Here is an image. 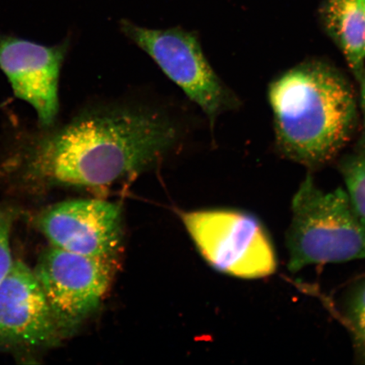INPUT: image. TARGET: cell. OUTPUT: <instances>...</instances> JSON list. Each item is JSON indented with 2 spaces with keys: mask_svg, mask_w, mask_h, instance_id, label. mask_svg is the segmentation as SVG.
I'll return each instance as SVG.
<instances>
[{
  "mask_svg": "<svg viewBox=\"0 0 365 365\" xmlns=\"http://www.w3.org/2000/svg\"><path fill=\"white\" fill-rule=\"evenodd\" d=\"M185 135L182 121L166 108L96 104L26 148L18 161L17 179L33 190L106 189L171 156Z\"/></svg>",
  "mask_w": 365,
  "mask_h": 365,
  "instance_id": "obj_1",
  "label": "cell"
},
{
  "mask_svg": "<svg viewBox=\"0 0 365 365\" xmlns=\"http://www.w3.org/2000/svg\"><path fill=\"white\" fill-rule=\"evenodd\" d=\"M277 143L286 157L309 167L334 158L351 139L357 103L339 71L322 63L291 68L269 89Z\"/></svg>",
  "mask_w": 365,
  "mask_h": 365,
  "instance_id": "obj_2",
  "label": "cell"
},
{
  "mask_svg": "<svg viewBox=\"0 0 365 365\" xmlns=\"http://www.w3.org/2000/svg\"><path fill=\"white\" fill-rule=\"evenodd\" d=\"M286 243L293 272L312 264L365 259V226L345 190L324 191L309 176L292 202Z\"/></svg>",
  "mask_w": 365,
  "mask_h": 365,
  "instance_id": "obj_3",
  "label": "cell"
},
{
  "mask_svg": "<svg viewBox=\"0 0 365 365\" xmlns=\"http://www.w3.org/2000/svg\"><path fill=\"white\" fill-rule=\"evenodd\" d=\"M182 221L200 254L217 271L244 279L275 272L277 262L270 236L252 214L204 210L185 213Z\"/></svg>",
  "mask_w": 365,
  "mask_h": 365,
  "instance_id": "obj_4",
  "label": "cell"
},
{
  "mask_svg": "<svg viewBox=\"0 0 365 365\" xmlns=\"http://www.w3.org/2000/svg\"><path fill=\"white\" fill-rule=\"evenodd\" d=\"M121 30L202 109L212 124L235 104L234 97L210 65L195 34L181 29H145L128 21H121Z\"/></svg>",
  "mask_w": 365,
  "mask_h": 365,
  "instance_id": "obj_5",
  "label": "cell"
},
{
  "mask_svg": "<svg viewBox=\"0 0 365 365\" xmlns=\"http://www.w3.org/2000/svg\"><path fill=\"white\" fill-rule=\"evenodd\" d=\"M63 339L102 303L112 284L113 258L86 257L50 245L34 269Z\"/></svg>",
  "mask_w": 365,
  "mask_h": 365,
  "instance_id": "obj_6",
  "label": "cell"
},
{
  "mask_svg": "<svg viewBox=\"0 0 365 365\" xmlns=\"http://www.w3.org/2000/svg\"><path fill=\"white\" fill-rule=\"evenodd\" d=\"M62 339L34 269L16 259L0 282V350L27 356Z\"/></svg>",
  "mask_w": 365,
  "mask_h": 365,
  "instance_id": "obj_7",
  "label": "cell"
},
{
  "mask_svg": "<svg viewBox=\"0 0 365 365\" xmlns=\"http://www.w3.org/2000/svg\"><path fill=\"white\" fill-rule=\"evenodd\" d=\"M35 223L50 245L86 257L113 258L121 244V209L107 200L53 205L38 214Z\"/></svg>",
  "mask_w": 365,
  "mask_h": 365,
  "instance_id": "obj_8",
  "label": "cell"
},
{
  "mask_svg": "<svg viewBox=\"0 0 365 365\" xmlns=\"http://www.w3.org/2000/svg\"><path fill=\"white\" fill-rule=\"evenodd\" d=\"M68 43L44 46L0 36V70L18 98L33 107L41 125H53L59 110L58 81Z\"/></svg>",
  "mask_w": 365,
  "mask_h": 365,
  "instance_id": "obj_9",
  "label": "cell"
},
{
  "mask_svg": "<svg viewBox=\"0 0 365 365\" xmlns=\"http://www.w3.org/2000/svg\"><path fill=\"white\" fill-rule=\"evenodd\" d=\"M322 15L327 31L359 78L365 61V8L361 0H328Z\"/></svg>",
  "mask_w": 365,
  "mask_h": 365,
  "instance_id": "obj_10",
  "label": "cell"
},
{
  "mask_svg": "<svg viewBox=\"0 0 365 365\" xmlns=\"http://www.w3.org/2000/svg\"><path fill=\"white\" fill-rule=\"evenodd\" d=\"M341 173L349 202L365 226V154L348 160Z\"/></svg>",
  "mask_w": 365,
  "mask_h": 365,
  "instance_id": "obj_11",
  "label": "cell"
},
{
  "mask_svg": "<svg viewBox=\"0 0 365 365\" xmlns=\"http://www.w3.org/2000/svg\"><path fill=\"white\" fill-rule=\"evenodd\" d=\"M17 216L16 208L0 205V282L6 277L15 262L11 253V237Z\"/></svg>",
  "mask_w": 365,
  "mask_h": 365,
  "instance_id": "obj_12",
  "label": "cell"
},
{
  "mask_svg": "<svg viewBox=\"0 0 365 365\" xmlns=\"http://www.w3.org/2000/svg\"><path fill=\"white\" fill-rule=\"evenodd\" d=\"M346 319L354 334L365 349V284L356 287L346 304Z\"/></svg>",
  "mask_w": 365,
  "mask_h": 365,
  "instance_id": "obj_13",
  "label": "cell"
},
{
  "mask_svg": "<svg viewBox=\"0 0 365 365\" xmlns=\"http://www.w3.org/2000/svg\"><path fill=\"white\" fill-rule=\"evenodd\" d=\"M359 80L360 81V101H361L364 114V140L365 143V68Z\"/></svg>",
  "mask_w": 365,
  "mask_h": 365,
  "instance_id": "obj_14",
  "label": "cell"
},
{
  "mask_svg": "<svg viewBox=\"0 0 365 365\" xmlns=\"http://www.w3.org/2000/svg\"><path fill=\"white\" fill-rule=\"evenodd\" d=\"M361 1H362L363 4H364V6L365 8V0H361Z\"/></svg>",
  "mask_w": 365,
  "mask_h": 365,
  "instance_id": "obj_15",
  "label": "cell"
}]
</instances>
